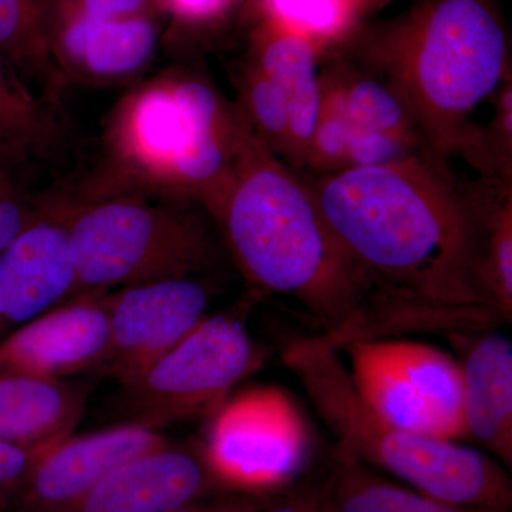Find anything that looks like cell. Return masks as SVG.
I'll return each mask as SVG.
<instances>
[{
    "mask_svg": "<svg viewBox=\"0 0 512 512\" xmlns=\"http://www.w3.org/2000/svg\"><path fill=\"white\" fill-rule=\"evenodd\" d=\"M322 50L306 37L259 22L251 36L249 60L284 89L288 99V148L284 163L305 170L320 100Z\"/></svg>",
    "mask_w": 512,
    "mask_h": 512,
    "instance_id": "obj_17",
    "label": "cell"
},
{
    "mask_svg": "<svg viewBox=\"0 0 512 512\" xmlns=\"http://www.w3.org/2000/svg\"><path fill=\"white\" fill-rule=\"evenodd\" d=\"M350 376L363 400L400 429L460 441L463 379L454 357L426 343L377 339L348 343Z\"/></svg>",
    "mask_w": 512,
    "mask_h": 512,
    "instance_id": "obj_8",
    "label": "cell"
},
{
    "mask_svg": "<svg viewBox=\"0 0 512 512\" xmlns=\"http://www.w3.org/2000/svg\"><path fill=\"white\" fill-rule=\"evenodd\" d=\"M0 56L55 101L62 73L49 45V0H0Z\"/></svg>",
    "mask_w": 512,
    "mask_h": 512,
    "instance_id": "obj_21",
    "label": "cell"
},
{
    "mask_svg": "<svg viewBox=\"0 0 512 512\" xmlns=\"http://www.w3.org/2000/svg\"><path fill=\"white\" fill-rule=\"evenodd\" d=\"M212 222L256 291L296 303L339 350L372 339L373 292L365 275L330 231L305 178L249 127Z\"/></svg>",
    "mask_w": 512,
    "mask_h": 512,
    "instance_id": "obj_2",
    "label": "cell"
},
{
    "mask_svg": "<svg viewBox=\"0 0 512 512\" xmlns=\"http://www.w3.org/2000/svg\"><path fill=\"white\" fill-rule=\"evenodd\" d=\"M218 487L201 448L165 443L121 464L64 512H167Z\"/></svg>",
    "mask_w": 512,
    "mask_h": 512,
    "instance_id": "obj_13",
    "label": "cell"
},
{
    "mask_svg": "<svg viewBox=\"0 0 512 512\" xmlns=\"http://www.w3.org/2000/svg\"><path fill=\"white\" fill-rule=\"evenodd\" d=\"M160 430L121 424L64 437L37 461L12 512H64L121 464L163 446Z\"/></svg>",
    "mask_w": 512,
    "mask_h": 512,
    "instance_id": "obj_12",
    "label": "cell"
},
{
    "mask_svg": "<svg viewBox=\"0 0 512 512\" xmlns=\"http://www.w3.org/2000/svg\"><path fill=\"white\" fill-rule=\"evenodd\" d=\"M481 271L485 289L505 322L512 316V194L511 185L495 191L485 218Z\"/></svg>",
    "mask_w": 512,
    "mask_h": 512,
    "instance_id": "obj_25",
    "label": "cell"
},
{
    "mask_svg": "<svg viewBox=\"0 0 512 512\" xmlns=\"http://www.w3.org/2000/svg\"><path fill=\"white\" fill-rule=\"evenodd\" d=\"M330 56L332 60L326 67L338 83L353 124L409 138L430 154L412 111L390 84L339 53H330Z\"/></svg>",
    "mask_w": 512,
    "mask_h": 512,
    "instance_id": "obj_22",
    "label": "cell"
},
{
    "mask_svg": "<svg viewBox=\"0 0 512 512\" xmlns=\"http://www.w3.org/2000/svg\"><path fill=\"white\" fill-rule=\"evenodd\" d=\"M419 156L434 160L416 141L353 124L342 170L380 167Z\"/></svg>",
    "mask_w": 512,
    "mask_h": 512,
    "instance_id": "obj_27",
    "label": "cell"
},
{
    "mask_svg": "<svg viewBox=\"0 0 512 512\" xmlns=\"http://www.w3.org/2000/svg\"><path fill=\"white\" fill-rule=\"evenodd\" d=\"M274 512H315L313 511V508L311 507V504L306 501V498L299 497L295 498V500H292L291 503H288L286 505H282V507H279L278 510H275Z\"/></svg>",
    "mask_w": 512,
    "mask_h": 512,
    "instance_id": "obj_33",
    "label": "cell"
},
{
    "mask_svg": "<svg viewBox=\"0 0 512 512\" xmlns=\"http://www.w3.org/2000/svg\"><path fill=\"white\" fill-rule=\"evenodd\" d=\"M86 394L66 380L0 373V443L35 447L73 433Z\"/></svg>",
    "mask_w": 512,
    "mask_h": 512,
    "instance_id": "obj_18",
    "label": "cell"
},
{
    "mask_svg": "<svg viewBox=\"0 0 512 512\" xmlns=\"http://www.w3.org/2000/svg\"><path fill=\"white\" fill-rule=\"evenodd\" d=\"M154 15L93 19L49 12V45L63 77L114 83L143 70L156 52Z\"/></svg>",
    "mask_w": 512,
    "mask_h": 512,
    "instance_id": "obj_15",
    "label": "cell"
},
{
    "mask_svg": "<svg viewBox=\"0 0 512 512\" xmlns=\"http://www.w3.org/2000/svg\"><path fill=\"white\" fill-rule=\"evenodd\" d=\"M60 140L62 126L53 101L37 94L0 56V156L18 167L49 158Z\"/></svg>",
    "mask_w": 512,
    "mask_h": 512,
    "instance_id": "obj_20",
    "label": "cell"
},
{
    "mask_svg": "<svg viewBox=\"0 0 512 512\" xmlns=\"http://www.w3.org/2000/svg\"><path fill=\"white\" fill-rule=\"evenodd\" d=\"M76 289L66 232L42 214L0 251V340L76 295Z\"/></svg>",
    "mask_w": 512,
    "mask_h": 512,
    "instance_id": "obj_14",
    "label": "cell"
},
{
    "mask_svg": "<svg viewBox=\"0 0 512 512\" xmlns=\"http://www.w3.org/2000/svg\"><path fill=\"white\" fill-rule=\"evenodd\" d=\"M282 360L346 456L434 500L511 511L512 485L503 464L458 441L412 433L384 420L357 392L340 350L325 336L291 340Z\"/></svg>",
    "mask_w": 512,
    "mask_h": 512,
    "instance_id": "obj_5",
    "label": "cell"
},
{
    "mask_svg": "<svg viewBox=\"0 0 512 512\" xmlns=\"http://www.w3.org/2000/svg\"><path fill=\"white\" fill-rule=\"evenodd\" d=\"M200 448L218 487L264 497L301 473L309 431L288 394L255 387L218 407Z\"/></svg>",
    "mask_w": 512,
    "mask_h": 512,
    "instance_id": "obj_9",
    "label": "cell"
},
{
    "mask_svg": "<svg viewBox=\"0 0 512 512\" xmlns=\"http://www.w3.org/2000/svg\"><path fill=\"white\" fill-rule=\"evenodd\" d=\"M211 293L197 278L165 279L109 293V348L103 366L133 383L207 318Z\"/></svg>",
    "mask_w": 512,
    "mask_h": 512,
    "instance_id": "obj_10",
    "label": "cell"
},
{
    "mask_svg": "<svg viewBox=\"0 0 512 512\" xmlns=\"http://www.w3.org/2000/svg\"><path fill=\"white\" fill-rule=\"evenodd\" d=\"M207 74L175 67L117 101L104 131L106 167L94 198L136 194L200 207L214 217L247 131Z\"/></svg>",
    "mask_w": 512,
    "mask_h": 512,
    "instance_id": "obj_4",
    "label": "cell"
},
{
    "mask_svg": "<svg viewBox=\"0 0 512 512\" xmlns=\"http://www.w3.org/2000/svg\"><path fill=\"white\" fill-rule=\"evenodd\" d=\"M330 231L373 292V336L473 333L505 319L485 289V218L498 181L460 183L419 156L313 175Z\"/></svg>",
    "mask_w": 512,
    "mask_h": 512,
    "instance_id": "obj_1",
    "label": "cell"
},
{
    "mask_svg": "<svg viewBox=\"0 0 512 512\" xmlns=\"http://www.w3.org/2000/svg\"><path fill=\"white\" fill-rule=\"evenodd\" d=\"M60 440L35 447L0 443V512L13 511L37 461Z\"/></svg>",
    "mask_w": 512,
    "mask_h": 512,
    "instance_id": "obj_29",
    "label": "cell"
},
{
    "mask_svg": "<svg viewBox=\"0 0 512 512\" xmlns=\"http://www.w3.org/2000/svg\"><path fill=\"white\" fill-rule=\"evenodd\" d=\"M330 467L319 490L303 495L315 512H510L434 500L407 485L384 480L338 448Z\"/></svg>",
    "mask_w": 512,
    "mask_h": 512,
    "instance_id": "obj_19",
    "label": "cell"
},
{
    "mask_svg": "<svg viewBox=\"0 0 512 512\" xmlns=\"http://www.w3.org/2000/svg\"><path fill=\"white\" fill-rule=\"evenodd\" d=\"M109 348V292L80 293L0 340V373L64 380L101 366Z\"/></svg>",
    "mask_w": 512,
    "mask_h": 512,
    "instance_id": "obj_11",
    "label": "cell"
},
{
    "mask_svg": "<svg viewBox=\"0 0 512 512\" xmlns=\"http://www.w3.org/2000/svg\"><path fill=\"white\" fill-rule=\"evenodd\" d=\"M40 215L39 205L29 200L16 177V165L0 156V251Z\"/></svg>",
    "mask_w": 512,
    "mask_h": 512,
    "instance_id": "obj_28",
    "label": "cell"
},
{
    "mask_svg": "<svg viewBox=\"0 0 512 512\" xmlns=\"http://www.w3.org/2000/svg\"><path fill=\"white\" fill-rule=\"evenodd\" d=\"M390 2H392V0H359L362 19H365L370 13L377 12V10L384 8V6Z\"/></svg>",
    "mask_w": 512,
    "mask_h": 512,
    "instance_id": "obj_34",
    "label": "cell"
},
{
    "mask_svg": "<svg viewBox=\"0 0 512 512\" xmlns=\"http://www.w3.org/2000/svg\"><path fill=\"white\" fill-rule=\"evenodd\" d=\"M460 353L463 421L473 440L503 466H512V345L494 329L451 333Z\"/></svg>",
    "mask_w": 512,
    "mask_h": 512,
    "instance_id": "obj_16",
    "label": "cell"
},
{
    "mask_svg": "<svg viewBox=\"0 0 512 512\" xmlns=\"http://www.w3.org/2000/svg\"><path fill=\"white\" fill-rule=\"evenodd\" d=\"M264 353L231 313L207 316L133 383L123 386L130 423L163 426L218 409Z\"/></svg>",
    "mask_w": 512,
    "mask_h": 512,
    "instance_id": "obj_7",
    "label": "cell"
},
{
    "mask_svg": "<svg viewBox=\"0 0 512 512\" xmlns=\"http://www.w3.org/2000/svg\"><path fill=\"white\" fill-rule=\"evenodd\" d=\"M333 53L390 84L446 165L473 111L511 76L510 35L495 0H417L392 20L362 23Z\"/></svg>",
    "mask_w": 512,
    "mask_h": 512,
    "instance_id": "obj_3",
    "label": "cell"
},
{
    "mask_svg": "<svg viewBox=\"0 0 512 512\" xmlns=\"http://www.w3.org/2000/svg\"><path fill=\"white\" fill-rule=\"evenodd\" d=\"M157 0H49V12L72 13L93 19L154 15Z\"/></svg>",
    "mask_w": 512,
    "mask_h": 512,
    "instance_id": "obj_30",
    "label": "cell"
},
{
    "mask_svg": "<svg viewBox=\"0 0 512 512\" xmlns=\"http://www.w3.org/2000/svg\"><path fill=\"white\" fill-rule=\"evenodd\" d=\"M237 106L256 140L284 161L288 148V99L284 89L251 60L239 76Z\"/></svg>",
    "mask_w": 512,
    "mask_h": 512,
    "instance_id": "obj_24",
    "label": "cell"
},
{
    "mask_svg": "<svg viewBox=\"0 0 512 512\" xmlns=\"http://www.w3.org/2000/svg\"><path fill=\"white\" fill-rule=\"evenodd\" d=\"M259 22L306 37L328 56L352 36L363 19L359 0H251Z\"/></svg>",
    "mask_w": 512,
    "mask_h": 512,
    "instance_id": "obj_23",
    "label": "cell"
},
{
    "mask_svg": "<svg viewBox=\"0 0 512 512\" xmlns=\"http://www.w3.org/2000/svg\"><path fill=\"white\" fill-rule=\"evenodd\" d=\"M158 8L167 10L184 25L210 26L227 18L241 0H157Z\"/></svg>",
    "mask_w": 512,
    "mask_h": 512,
    "instance_id": "obj_31",
    "label": "cell"
},
{
    "mask_svg": "<svg viewBox=\"0 0 512 512\" xmlns=\"http://www.w3.org/2000/svg\"><path fill=\"white\" fill-rule=\"evenodd\" d=\"M136 194L83 204H42L69 242L76 295L111 288L197 278L221 261L215 224L200 207Z\"/></svg>",
    "mask_w": 512,
    "mask_h": 512,
    "instance_id": "obj_6",
    "label": "cell"
},
{
    "mask_svg": "<svg viewBox=\"0 0 512 512\" xmlns=\"http://www.w3.org/2000/svg\"><path fill=\"white\" fill-rule=\"evenodd\" d=\"M261 495L232 494L211 503H194L167 512H259L265 507Z\"/></svg>",
    "mask_w": 512,
    "mask_h": 512,
    "instance_id": "obj_32",
    "label": "cell"
},
{
    "mask_svg": "<svg viewBox=\"0 0 512 512\" xmlns=\"http://www.w3.org/2000/svg\"><path fill=\"white\" fill-rule=\"evenodd\" d=\"M320 90L319 116L305 165V170L308 168L313 175L342 170L353 127L338 83L328 67L320 70Z\"/></svg>",
    "mask_w": 512,
    "mask_h": 512,
    "instance_id": "obj_26",
    "label": "cell"
}]
</instances>
